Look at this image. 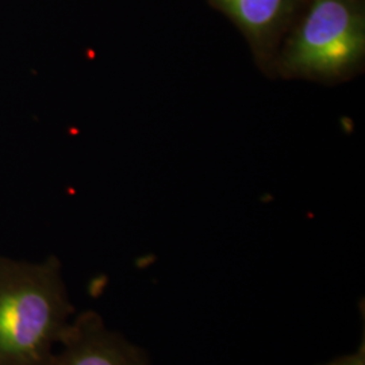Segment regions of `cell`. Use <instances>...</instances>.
I'll return each mask as SVG.
<instances>
[{"instance_id":"cell-2","label":"cell","mask_w":365,"mask_h":365,"mask_svg":"<svg viewBox=\"0 0 365 365\" xmlns=\"http://www.w3.org/2000/svg\"><path fill=\"white\" fill-rule=\"evenodd\" d=\"M365 16L360 0H307L306 10L277 53L274 73L339 83L364 64Z\"/></svg>"},{"instance_id":"cell-3","label":"cell","mask_w":365,"mask_h":365,"mask_svg":"<svg viewBox=\"0 0 365 365\" xmlns=\"http://www.w3.org/2000/svg\"><path fill=\"white\" fill-rule=\"evenodd\" d=\"M225 14L244 37L256 63L274 73L284 34L292 25L303 0H207Z\"/></svg>"},{"instance_id":"cell-4","label":"cell","mask_w":365,"mask_h":365,"mask_svg":"<svg viewBox=\"0 0 365 365\" xmlns=\"http://www.w3.org/2000/svg\"><path fill=\"white\" fill-rule=\"evenodd\" d=\"M63 349L48 365H149L146 356L115 333L96 313L81 314L60 341Z\"/></svg>"},{"instance_id":"cell-5","label":"cell","mask_w":365,"mask_h":365,"mask_svg":"<svg viewBox=\"0 0 365 365\" xmlns=\"http://www.w3.org/2000/svg\"><path fill=\"white\" fill-rule=\"evenodd\" d=\"M325 365H365L364 345L359 349V352L354 353L352 356H344L337 360Z\"/></svg>"},{"instance_id":"cell-1","label":"cell","mask_w":365,"mask_h":365,"mask_svg":"<svg viewBox=\"0 0 365 365\" xmlns=\"http://www.w3.org/2000/svg\"><path fill=\"white\" fill-rule=\"evenodd\" d=\"M72 313L57 259L0 257V365H48Z\"/></svg>"}]
</instances>
